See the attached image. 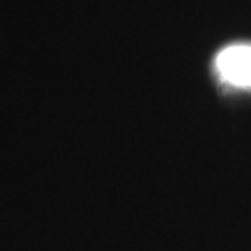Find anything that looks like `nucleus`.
I'll use <instances>...</instances> for the list:
<instances>
[{"instance_id": "obj_1", "label": "nucleus", "mask_w": 251, "mask_h": 251, "mask_svg": "<svg viewBox=\"0 0 251 251\" xmlns=\"http://www.w3.org/2000/svg\"><path fill=\"white\" fill-rule=\"evenodd\" d=\"M219 78L237 88H251V44L224 48L215 57Z\"/></svg>"}]
</instances>
